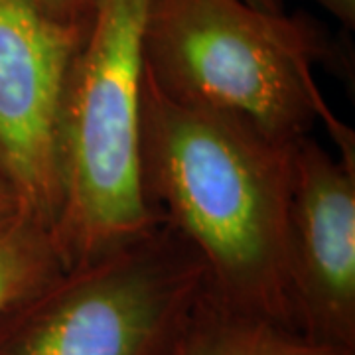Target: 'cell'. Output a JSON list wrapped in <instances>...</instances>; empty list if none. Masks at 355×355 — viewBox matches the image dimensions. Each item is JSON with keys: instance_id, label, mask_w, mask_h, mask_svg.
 <instances>
[{"instance_id": "10", "label": "cell", "mask_w": 355, "mask_h": 355, "mask_svg": "<svg viewBox=\"0 0 355 355\" xmlns=\"http://www.w3.org/2000/svg\"><path fill=\"white\" fill-rule=\"evenodd\" d=\"M320 8L334 16L345 30L355 26V0H312Z\"/></svg>"}, {"instance_id": "11", "label": "cell", "mask_w": 355, "mask_h": 355, "mask_svg": "<svg viewBox=\"0 0 355 355\" xmlns=\"http://www.w3.org/2000/svg\"><path fill=\"white\" fill-rule=\"evenodd\" d=\"M18 214H20L18 200L14 196L12 188L8 186V182L0 174V229L6 223H10Z\"/></svg>"}, {"instance_id": "4", "label": "cell", "mask_w": 355, "mask_h": 355, "mask_svg": "<svg viewBox=\"0 0 355 355\" xmlns=\"http://www.w3.org/2000/svg\"><path fill=\"white\" fill-rule=\"evenodd\" d=\"M205 288L200 254L160 221L6 306L0 355H166Z\"/></svg>"}, {"instance_id": "12", "label": "cell", "mask_w": 355, "mask_h": 355, "mask_svg": "<svg viewBox=\"0 0 355 355\" xmlns=\"http://www.w3.org/2000/svg\"><path fill=\"white\" fill-rule=\"evenodd\" d=\"M249 4L253 6H259V8H265V10H270V12H282V0H247Z\"/></svg>"}, {"instance_id": "7", "label": "cell", "mask_w": 355, "mask_h": 355, "mask_svg": "<svg viewBox=\"0 0 355 355\" xmlns=\"http://www.w3.org/2000/svg\"><path fill=\"white\" fill-rule=\"evenodd\" d=\"M166 355H355L310 342L298 331L241 316L214 304L207 294Z\"/></svg>"}, {"instance_id": "8", "label": "cell", "mask_w": 355, "mask_h": 355, "mask_svg": "<svg viewBox=\"0 0 355 355\" xmlns=\"http://www.w3.org/2000/svg\"><path fill=\"white\" fill-rule=\"evenodd\" d=\"M60 268L53 227L20 211L0 229V312Z\"/></svg>"}, {"instance_id": "2", "label": "cell", "mask_w": 355, "mask_h": 355, "mask_svg": "<svg viewBox=\"0 0 355 355\" xmlns=\"http://www.w3.org/2000/svg\"><path fill=\"white\" fill-rule=\"evenodd\" d=\"M142 51L166 97L239 119L279 144L334 119L316 65L336 67L340 51L306 14L247 0H148Z\"/></svg>"}, {"instance_id": "9", "label": "cell", "mask_w": 355, "mask_h": 355, "mask_svg": "<svg viewBox=\"0 0 355 355\" xmlns=\"http://www.w3.org/2000/svg\"><path fill=\"white\" fill-rule=\"evenodd\" d=\"M40 12L62 24L89 26L95 0H28Z\"/></svg>"}, {"instance_id": "5", "label": "cell", "mask_w": 355, "mask_h": 355, "mask_svg": "<svg viewBox=\"0 0 355 355\" xmlns=\"http://www.w3.org/2000/svg\"><path fill=\"white\" fill-rule=\"evenodd\" d=\"M87 26L62 24L28 0H0V174L20 211L55 225L58 116L65 76Z\"/></svg>"}, {"instance_id": "6", "label": "cell", "mask_w": 355, "mask_h": 355, "mask_svg": "<svg viewBox=\"0 0 355 355\" xmlns=\"http://www.w3.org/2000/svg\"><path fill=\"white\" fill-rule=\"evenodd\" d=\"M288 279L298 331L355 352V148L310 135L292 150Z\"/></svg>"}, {"instance_id": "1", "label": "cell", "mask_w": 355, "mask_h": 355, "mask_svg": "<svg viewBox=\"0 0 355 355\" xmlns=\"http://www.w3.org/2000/svg\"><path fill=\"white\" fill-rule=\"evenodd\" d=\"M294 144L174 101L144 71L140 174L154 214L200 254L214 304L298 331L288 279Z\"/></svg>"}, {"instance_id": "3", "label": "cell", "mask_w": 355, "mask_h": 355, "mask_svg": "<svg viewBox=\"0 0 355 355\" xmlns=\"http://www.w3.org/2000/svg\"><path fill=\"white\" fill-rule=\"evenodd\" d=\"M148 0H95L65 76L58 116L62 265L95 259L162 219L140 174L144 22Z\"/></svg>"}]
</instances>
